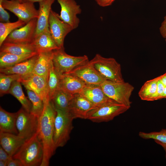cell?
<instances>
[{
    "label": "cell",
    "instance_id": "obj_7",
    "mask_svg": "<svg viewBox=\"0 0 166 166\" xmlns=\"http://www.w3.org/2000/svg\"><path fill=\"white\" fill-rule=\"evenodd\" d=\"M130 108L113 101L91 110L88 113L87 119L96 122H107L124 113Z\"/></svg>",
    "mask_w": 166,
    "mask_h": 166
},
{
    "label": "cell",
    "instance_id": "obj_47",
    "mask_svg": "<svg viewBox=\"0 0 166 166\" xmlns=\"http://www.w3.org/2000/svg\"><path fill=\"white\" fill-rule=\"evenodd\" d=\"M165 40H166V38H165Z\"/></svg>",
    "mask_w": 166,
    "mask_h": 166
},
{
    "label": "cell",
    "instance_id": "obj_43",
    "mask_svg": "<svg viewBox=\"0 0 166 166\" xmlns=\"http://www.w3.org/2000/svg\"><path fill=\"white\" fill-rule=\"evenodd\" d=\"M7 162L3 160H0V166H7Z\"/></svg>",
    "mask_w": 166,
    "mask_h": 166
},
{
    "label": "cell",
    "instance_id": "obj_40",
    "mask_svg": "<svg viewBox=\"0 0 166 166\" xmlns=\"http://www.w3.org/2000/svg\"><path fill=\"white\" fill-rule=\"evenodd\" d=\"M159 76L161 82L165 86H166V73Z\"/></svg>",
    "mask_w": 166,
    "mask_h": 166
},
{
    "label": "cell",
    "instance_id": "obj_19",
    "mask_svg": "<svg viewBox=\"0 0 166 166\" xmlns=\"http://www.w3.org/2000/svg\"><path fill=\"white\" fill-rule=\"evenodd\" d=\"M53 51L38 53L32 72L43 77L47 82L50 69L53 63Z\"/></svg>",
    "mask_w": 166,
    "mask_h": 166
},
{
    "label": "cell",
    "instance_id": "obj_17",
    "mask_svg": "<svg viewBox=\"0 0 166 166\" xmlns=\"http://www.w3.org/2000/svg\"><path fill=\"white\" fill-rule=\"evenodd\" d=\"M80 93L89 100L96 107L114 101L106 95L100 85L86 84Z\"/></svg>",
    "mask_w": 166,
    "mask_h": 166
},
{
    "label": "cell",
    "instance_id": "obj_10",
    "mask_svg": "<svg viewBox=\"0 0 166 166\" xmlns=\"http://www.w3.org/2000/svg\"><path fill=\"white\" fill-rule=\"evenodd\" d=\"M59 15L51 10L49 19V28L55 43L60 48H64V40L66 36L73 29L61 19Z\"/></svg>",
    "mask_w": 166,
    "mask_h": 166
},
{
    "label": "cell",
    "instance_id": "obj_28",
    "mask_svg": "<svg viewBox=\"0 0 166 166\" xmlns=\"http://www.w3.org/2000/svg\"><path fill=\"white\" fill-rule=\"evenodd\" d=\"M160 77L146 81L142 85L139 93L140 98L143 100L148 101L156 93Z\"/></svg>",
    "mask_w": 166,
    "mask_h": 166
},
{
    "label": "cell",
    "instance_id": "obj_27",
    "mask_svg": "<svg viewBox=\"0 0 166 166\" xmlns=\"http://www.w3.org/2000/svg\"><path fill=\"white\" fill-rule=\"evenodd\" d=\"M19 81H14L12 84L9 93L15 97L21 104L22 107L27 111L30 112L32 107L31 103L25 96Z\"/></svg>",
    "mask_w": 166,
    "mask_h": 166
},
{
    "label": "cell",
    "instance_id": "obj_8",
    "mask_svg": "<svg viewBox=\"0 0 166 166\" xmlns=\"http://www.w3.org/2000/svg\"><path fill=\"white\" fill-rule=\"evenodd\" d=\"M39 119L22 107L16 113V125L18 135L25 140L37 131Z\"/></svg>",
    "mask_w": 166,
    "mask_h": 166
},
{
    "label": "cell",
    "instance_id": "obj_12",
    "mask_svg": "<svg viewBox=\"0 0 166 166\" xmlns=\"http://www.w3.org/2000/svg\"><path fill=\"white\" fill-rule=\"evenodd\" d=\"M61 6L59 18L74 29L78 26L80 20L77 15L81 13L80 6L75 0H56Z\"/></svg>",
    "mask_w": 166,
    "mask_h": 166
},
{
    "label": "cell",
    "instance_id": "obj_29",
    "mask_svg": "<svg viewBox=\"0 0 166 166\" xmlns=\"http://www.w3.org/2000/svg\"><path fill=\"white\" fill-rule=\"evenodd\" d=\"M28 99L32 104L30 113L38 119L43 111L44 104L42 99L33 91L26 89Z\"/></svg>",
    "mask_w": 166,
    "mask_h": 166
},
{
    "label": "cell",
    "instance_id": "obj_30",
    "mask_svg": "<svg viewBox=\"0 0 166 166\" xmlns=\"http://www.w3.org/2000/svg\"><path fill=\"white\" fill-rule=\"evenodd\" d=\"M26 23L19 20L12 22L0 23V47L5 41L7 36L14 30L21 27Z\"/></svg>",
    "mask_w": 166,
    "mask_h": 166
},
{
    "label": "cell",
    "instance_id": "obj_21",
    "mask_svg": "<svg viewBox=\"0 0 166 166\" xmlns=\"http://www.w3.org/2000/svg\"><path fill=\"white\" fill-rule=\"evenodd\" d=\"M86 84L69 73L60 75V88L72 95L80 93Z\"/></svg>",
    "mask_w": 166,
    "mask_h": 166
},
{
    "label": "cell",
    "instance_id": "obj_42",
    "mask_svg": "<svg viewBox=\"0 0 166 166\" xmlns=\"http://www.w3.org/2000/svg\"><path fill=\"white\" fill-rule=\"evenodd\" d=\"M42 0H23V2H30L33 3L39 2Z\"/></svg>",
    "mask_w": 166,
    "mask_h": 166
},
{
    "label": "cell",
    "instance_id": "obj_38",
    "mask_svg": "<svg viewBox=\"0 0 166 166\" xmlns=\"http://www.w3.org/2000/svg\"><path fill=\"white\" fill-rule=\"evenodd\" d=\"M160 31L162 36L166 38V15L160 28Z\"/></svg>",
    "mask_w": 166,
    "mask_h": 166
},
{
    "label": "cell",
    "instance_id": "obj_46",
    "mask_svg": "<svg viewBox=\"0 0 166 166\" xmlns=\"http://www.w3.org/2000/svg\"><path fill=\"white\" fill-rule=\"evenodd\" d=\"M165 151V158H166V148H164Z\"/></svg>",
    "mask_w": 166,
    "mask_h": 166
},
{
    "label": "cell",
    "instance_id": "obj_36",
    "mask_svg": "<svg viewBox=\"0 0 166 166\" xmlns=\"http://www.w3.org/2000/svg\"><path fill=\"white\" fill-rule=\"evenodd\" d=\"M7 166H23L22 163L19 160L14 159L13 157L10 158L8 160Z\"/></svg>",
    "mask_w": 166,
    "mask_h": 166
},
{
    "label": "cell",
    "instance_id": "obj_9",
    "mask_svg": "<svg viewBox=\"0 0 166 166\" xmlns=\"http://www.w3.org/2000/svg\"><path fill=\"white\" fill-rule=\"evenodd\" d=\"M0 2L6 10L13 13L18 19L26 23L33 18H38V10L35 8L34 3L21 2L16 0H0Z\"/></svg>",
    "mask_w": 166,
    "mask_h": 166
},
{
    "label": "cell",
    "instance_id": "obj_44",
    "mask_svg": "<svg viewBox=\"0 0 166 166\" xmlns=\"http://www.w3.org/2000/svg\"><path fill=\"white\" fill-rule=\"evenodd\" d=\"M163 98H166V86H165L164 88V91L162 96V99Z\"/></svg>",
    "mask_w": 166,
    "mask_h": 166
},
{
    "label": "cell",
    "instance_id": "obj_31",
    "mask_svg": "<svg viewBox=\"0 0 166 166\" xmlns=\"http://www.w3.org/2000/svg\"><path fill=\"white\" fill-rule=\"evenodd\" d=\"M60 75L55 69L53 63L51 65L47 82L49 100L54 93L60 89Z\"/></svg>",
    "mask_w": 166,
    "mask_h": 166
},
{
    "label": "cell",
    "instance_id": "obj_14",
    "mask_svg": "<svg viewBox=\"0 0 166 166\" xmlns=\"http://www.w3.org/2000/svg\"><path fill=\"white\" fill-rule=\"evenodd\" d=\"M95 108L89 100L78 93L73 95L68 112L73 119H87L89 112Z\"/></svg>",
    "mask_w": 166,
    "mask_h": 166
},
{
    "label": "cell",
    "instance_id": "obj_37",
    "mask_svg": "<svg viewBox=\"0 0 166 166\" xmlns=\"http://www.w3.org/2000/svg\"><path fill=\"white\" fill-rule=\"evenodd\" d=\"M10 157L8 153L2 148L0 147V160L8 162Z\"/></svg>",
    "mask_w": 166,
    "mask_h": 166
},
{
    "label": "cell",
    "instance_id": "obj_35",
    "mask_svg": "<svg viewBox=\"0 0 166 166\" xmlns=\"http://www.w3.org/2000/svg\"><path fill=\"white\" fill-rule=\"evenodd\" d=\"M10 15L0 2V21L2 22H10Z\"/></svg>",
    "mask_w": 166,
    "mask_h": 166
},
{
    "label": "cell",
    "instance_id": "obj_32",
    "mask_svg": "<svg viewBox=\"0 0 166 166\" xmlns=\"http://www.w3.org/2000/svg\"><path fill=\"white\" fill-rule=\"evenodd\" d=\"M22 77L16 74H6L0 73V95L1 97L9 93L12 83L19 81Z\"/></svg>",
    "mask_w": 166,
    "mask_h": 166
},
{
    "label": "cell",
    "instance_id": "obj_41",
    "mask_svg": "<svg viewBox=\"0 0 166 166\" xmlns=\"http://www.w3.org/2000/svg\"><path fill=\"white\" fill-rule=\"evenodd\" d=\"M156 143L161 146L164 148H166V143H164L157 140H154Z\"/></svg>",
    "mask_w": 166,
    "mask_h": 166
},
{
    "label": "cell",
    "instance_id": "obj_39",
    "mask_svg": "<svg viewBox=\"0 0 166 166\" xmlns=\"http://www.w3.org/2000/svg\"><path fill=\"white\" fill-rule=\"evenodd\" d=\"M100 6L105 7L111 5L115 0H95Z\"/></svg>",
    "mask_w": 166,
    "mask_h": 166
},
{
    "label": "cell",
    "instance_id": "obj_4",
    "mask_svg": "<svg viewBox=\"0 0 166 166\" xmlns=\"http://www.w3.org/2000/svg\"><path fill=\"white\" fill-rule=\"evenodd\" d=\"M106 95L118 103L130 107L132 102L130 98L134 87L124 81L113 82L105 81L100 85Z\"/></svg>",
    "mask_w": 166,
    "mask_h": 166
},
{
    "label": "cell",
    "instance_id": "obj_15",
    "mask_svg": "<svg viewBox=\"0 0 166 166\" xmlns=\"http://www.w3.org/2000/svg\"><path fill=\"white\" fill-rule=\"evenodd\" d=\"M37 22V18H33L24 26L14 30L7 36L4 42H31L33 40Z\"/></svg>",
    "mask_w": 166,
    "mask_h": 166
},
{
    "label": "cell",
    "instance_id": "obj_45",
    "mask_svg": "<svg viewBox=\"0 0 166 166\" xmlns=\"http://www.w3.org/2000/svg\"><path fill=\"white\" fill-rule=\"evenodd\" d=\"M16 0L18 1L21 2H23V0Z\"/></svg>",
    "mask_w": 166,
    "mask_h": 166
},
{
    "label": "cell",
    "instance_id": "obj_13",
    "mask_svg": "<svg viewBox=\"0 0 166 166\" xmlns=\"http://www.w3.org/2000/svg\"><path fill=\"white\" fill-rule=\"evenodd\" d=\"M67 73L76 77L86 84L100 85L106 80L100 76L89 61Z\"/></svg>",
    "mask_w": 166,
    "mask_h": 166
},
{
    "label": "cell",
    "instance_id": "obj_34",
    "mask_svg": "<svg viewBox=\"0 0 166 166\" xmlns=\"http://www.w3.org/2000/svg\"><path fill=\"white\" fill-rule=\"evenodd\" d=\"M165 87L161 82L160 77L158 81L156 92L155 94L148 101H154L162 99V96Z\"/></svg>",
    "mask_w": 166,
    "mask_h": 166
},
{
    "label": "cell",
    "instance_id": "obj_2",
    "mask_svg": "<svg viewBox=\"0 0 166 166\" xmlns=\"http://www.w3.org/2000/svg\"><path fill=\"white\" fill-rule=\"evenodd\" d=\"M43 156V147L37 131L25 140L13 158L19 160L23 166H41Z\"/></svg>",
    "mask_w": 166,
    "mask_h": 166
},
{
    "label": "cell",
    "instance_id": "obj_26",
    "mask_svg": "<svg viewBox=\"0 0 166 166\" xmlns=\"http://www.w3.org/2000/svg\"><path fill=\"white\" fill-rule=\"evenodd\" d=\"M38 54L33 53L18 55L8 53L0 52V69L13 66Z\"/></svg>",
    "mask_w": 166,
    "mask_h": 166
},
{
    "label": "cell",
    "instance_id": "obj_18",
    "mask_svg": "<svg viewBox=\"0 0 166 166\" xmlns=\"http://www.w3.org/2000/svg\"><path fill=\"white\" fill-rule=\"evenodd\" d=\"M25 141L18 135L0 132V146L10 157H13Z\"/></svg>",
    "mask_w": 166,
    "mask_h": 166
},
{
    "label": "cell",
    "instance_id": "obj_33",
    "mask_svg": "<svg viewBox=\"0 0 166 166\" xmlns=\"http://www.w3.org/2000/svg\"><path fill=\"white\" fill-rule=\"evenodd\" d=\"M139 136L144 139H152L163 143H166V129H162L158 132L148 133L140 132Z\"/></svg>",
    "mask_w": 166,
    "mask_h": 166
},
{
    "label": "cell",
    "instance_id": "obj_11",
    "mask_svg": "<svg viewBox=\"0 0 166 166\" xmlns=\"http://www.w3.org/2000/svg\"><path fill=\"white\" fill-rule=\"evenodd\" d=\"M19 81L26 89L35 93L42 99L44 104L50 101L47 81L43 77L32 73L22 77Z\"/></svg>",
    "mask_w": 166,
    "mask_h": 166
},
{
    "label": "cell",
    "instance_id": "obj_6",
    "mask_svg": "<svg viewBox=\"0 0 166 166\" xmlns=\"http://www.w3.org/2000/svg\"><path fill=\"white\" fill-rule=\"evenodd\" d=\"M89 61L88 57L85 55L74 56L67 54L64 47L53 51V65L55 69L60 75L68 73Z\"/></svg>",
    "mask_w": 166,
    "mask_h": 166
},
{
    "label": "cell",
    "instance_id": "obj_20",
    "mask_svg": "<svg viewBox=\"0 0 166 166\" xmlns=\"http://www.w3.org/2000/svg\"><path fill=\"white\" fill-rule=\"evenodd\" d=\"M38 54L13 66L0 69V73L6 74H18L22 77L30 74L32 73Z\"/></svg>",
    "mask_w": 166,
    "mask_h": 166
},
{
    "label": "cell",
    "instance_id": "obj_24",
    "mask_svg": "<svg viewBox=\"0 0 166 166\" xmlns=\"http://www.w3.org/2000/svg\"><path fill=\"white\" fill-rule=\"evenodd\" d=\"M0 132L18 134L16 125V113L8 112L0 107Z\"/></svg>",
    "mask_w": 166,
    "mask_h": 166
},
{
    "label": "cell",
    "instance_id": "obj_16",
    "mask_svg": "<svg viewBox=\"0 0 166 166\" xmlns=\"http://www.w3.org/2000/svg\"><path fill=\"white\" fill-rule=\"evenodd\" d=\"M55 0H42L39 2L38 15L33 39L42 33L49 32V19L51 6Z\"/></svg>",
    "mask_w": 166,
    "mask_h": 166
},
{
    "label": "cell",
    "instance_id": "obj_1",
    "mask_svg": "<svg viewBox=\"0 0 166 166\" xmlns=\"http://www.w3.org/2000/svg\"><path fill=\"white\" fill-rule=\"evenodd\" d=\"M56 111L51 101L44 104L42 115L38 120V136L43 148V156L40 166H48L56 148L53 141L54 123Z\"/></svg>",
    "mask_w": 166,
    "mask_h": 166
},
{
    "label": "cell",
    "instance_id": "obj_25",
    "mask_svg": "<svg viewBox=\"0 0 166 166\" xmlns=\"http://www.w3.org/2000/svg\"><path fill=\"white\" fill-rule=\"evenodd\" d=\"M74 95L60 89L50 99L55 109L67 111Z\"/></svg>",
    "mask_w": 166,
    "mask_h": 166
},
{
    "label": "cell",
    "instance_id": "obj_23",
    "mask_svg": "<svg viewBox=\"0 0 166 166\" xmlns=\"http://www.w3.org/2000/svg\"><path fill=\"white\" fill-rule=\"evenodd\" d=\"M37 53L52 51L59 49L49 32H44L35 38L31 42Z\"/></svg>",
    "mask_w": 166,
    "mask_h": 166
},
{
    "label": "cell",
    "instance_id": "obj_5",
    "mask_svg": "<svg viewBox=\"0 0 166 166\" xmlns=\"http://www.w3.org/2000/svg\"><path fill=\"white\" fill-rule=\"evenodd\" d=\"M53 141L57 148L64 146L70 138L73 119L67 111L55 109Z\"/></svg>",
    "mask_w": 166,
    "mask_h": 166
},
{
    "label": "cell",
    "instance_id": "obj_22",
    "mask_svg": "<svg viewBox=\"0 0 166 166\" xmlns=\"http://www.w3.org/2000/svg\"><path fill=\"white\" fill-rule=\"evenodd\" d=\"M0 52L8 53L18 55L38 53L32 42L22 43L4 42L0 46Z\"/></svg>",
    "mask_w": 166,
    "mask_h": 166
},
{
    "label": "cell",
    "instance_id": "obj_3",
    "mask_svg": "<svg viewBox=\"0 0 166 166\" xmlns=\"http://www.w3.org/2000/svg\"><path fill=\"white\" fill-rule=\"evenodd\" d=\"M89 62L106 80L113 82L124 81L120 64L113 58H106L96 54Z\"/></svg>",
    "mask_w": 166,
    "mask_h": 166
}]
</instances>
